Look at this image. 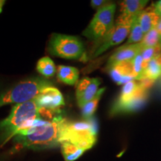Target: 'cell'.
I'll list each match as a JSON object with an SVG mask.
<instances>
[{"mask_svg":"<svg viewBox=\"0 0 161 161\" xmlns=\"http://www.w3.org/2000/svg\"><path fill=\"white\" fill-rule=\"evenodd\" d=\"M45 124L46 121L40 117V108L34 99L12 108L9 116L0 122V136L5 142L23 130Z\"/></svg>","mask_w":161,"mask_h":161,"instance_id":"obj_1","label":"cell"},{"mask_svg":"<svg viewBox=\"0 0 161 161\" xmlns=\"http://www.w3.org/2000/svg\"><path fill=\"white\" fill-rule=\"evenodd\" d=\"M65 119L57 116L46 125L23 130L14 137L22 147L33 150L52 148L60 145L62 125Z\"/></svg>","mask_w":161,"mask_h":161,"instance_id":"obj_2","label":"cell"},{"mask_svg":"<svg viewBox=\"0 0 161 161\" xmlns=\"http://www.w3.org/2000/svg\"><path fill=\"white\" fill-rule=\"evenodd\" d=\"M97 135L98 125L93 117L78 122H71L65 119L62 125L60 144L69 142L86 151L95 145Z\"/></svg>","mask_w":161,"mask_h":161,"instance_id":"obj_3","label":"cell"},{"mask_svg":"<svg viewBox=\"0 0 161 161\" xmlns=\"http://www.w3.org/2000/svg\"><path fill=\"white\" fill-rule=\"evenodd\" d=\"M148 86L140 80H130L125 84L110 108V115L115 116L140 109L148 98Z\"/></svg>","mask_w":161,"mask_h":161,"instance_id":"obj_4","label":"cell"},{"mask_svg":"<svg viewBox=\"0 0 161 161\" xmlns=\"http://www.w3.org/2000/svg\"><path fill=\"white\" fill-rule=\"evenodd\" d=\"M53 83L43 78H33L19 82L0 95V108L8 104L25 103L35 99Z\"/></svg>","mask_w":161,"mask_h":161,"instance_id":"obj_5","label":"cell"},{"mask_svg":"<svg viewBox=\"0 0 161 161\" xmlns=\"http://www.w3.org/2000/svg\"><path fill=\"white\" fill-rule=\"evenodd\" d=\"M116 9V4L110 3L96 11L93 18L82 35L90 40L99 44L115 24L114 17Z\"/></svg>","mask_w":161,"mask_h":161,"instance_id":"obj_6","label":"cell"},{"mask_svg":"<svg viewBox=\"0 0 161 161\" xmlns=\"http://www.w3.org/2000/svg\"><path fill=\"white\" fill-rule=\"evenodd\" d=\"M49 52L52 55L65 59L82 60L85 55V49L77 37L53 34L49 43Z\"/></svg>","mask_w":161,"mask_h":161,"instance_id":"obj_7","label":"cell"},{"mask_svg":"<svg viewBox=\"0 0 161 161\" xmlns=\"http://www.w3.org/2000/svg\"><path fill=\"white\" fill-rule=\"evenodd\" d=\"M132 23L116 19L114 27L96 49L92 57H98L113 46L122 43L129 35Z\"/></svg>","mask_w":161,"mask_h":161,"instance_id":"obj_8","label":"cell"},{"mask_svg":"<svg viewBox=\"0 0 161 161\" xmlns=\"http://www.w3.org/2000/svg\"><path fill=\"white\" fill-rule=\"evenodd\" d=\"M102 81L98 78L84 77L80 80L76 86V100L80 108L92 100L99 90Z\"/></svg>","mask_w":161,"mask_h":161,"instance_id":"obj_9","label":"cell"},{"mask_svg":"<svg viewBox=\"0 0 161 161\" xmlns=\"http://www.w3.org/2000/svg\"><path fill=\"white\" fill-rule=\"evenodd\" d=\"M40 109L55 111L64 105V98L59 90L55 86H50L46 89L35 98Z\"/></svg>","mask_w":161,"mask_h":161,"instance_id":"obj_10","label":"cell"},{"mask_svg":"<svg viewBox=\"0 0 161 161\" xmlns=\"http://www.w3.org/2000/svg\"><path fill=\"white\" fill-rule=\"evenodd\" d=\"M142 50V46L140 43L120 46L110 57L108 61V67L130 61L140 54Z\"/></svg>","mask_w":161,"mask_h":161,"instance_id":"obj_11","label":"cell"},{"mask_svg":"<svg viewBox=\"0 0 161 161\" xmlns=\"http://www.w3.org/2000/svg\"><path fill=\"white\" fill-rule=\"evenodd\" d=\"M148 0H125L120 3V14L117 19L132 23L146 9Z\"/></svg>","mask_w":161,"mask_h":161,"instance_id":"obj_12","label":"cell"},{"mask_svg":"<svg viewBox=\"0 0 161 161\" xmlns=\"http://www.w3.org/2000/svg\"><path fill=\"white\" fill-rule=\"evenodd\" d=\"M107 69L112 80L118 85H124L130 80H135L133 72L131 60L109 66L107 67Z\"/></svg>","mask_w":161,"mask_h":161,"instance_id":"obj_13","label":"cell"},{"mask_svg":"<svg viewBox=\"0 0 161 161\" xmlns=\"http://www.w3.org/2000/svg\"><path fill=\"white\" fill-rule=\"evenodd\" d=\"M161 75V54L151 60L145 67L142 78L140 81L149 87Z\"/></svg>","mask_w":161,"mask_h":161,"instance_id":"obj_14","label":"cell"},{"mask_svg":"<svg viewBox=\"0 0 161 161\" xmlns=\"http://www.w3.org/2000/svg\"><path fill=\"white\" fill-rule=\"evenodd\" d=\"M57 78L62 83L72 86L75 85L79 81V71L73 66L60 65L57 69Z\"/></svg>","mask_w":161,"mask_h":161,"instance_id":"obj_15","label":"cell"},{"mask_svg":"<svg viewBox=\"0 0 161 161\" xmlns=\"http://www.w3.org/2000/svg\"><path fill=\"white\" fill-rule=\"evenodd\" d=\"M139 23L144 34H146L151 30L156 29L160 18L152 11L151 8H146L140 14L138 15Z\"/></svg>","mask_w":161,"mask_h":161,"instance_id":"obj_16","label":"cell"},{"mask_svg":"<svg viewBox=\"0 0 161 161\" xmlns=\"http://www.w3.org/2000/svg\"><path fill=\"white\" fill-rule=\"evenodd\" d=\"M62 155L65 161H75L86 152L83 148L69 142H64L60 144Z\"/></svg>","mask_w":161,"mask_h":161,"instance_id":"obj_17","label":"cell"},{"mask_svg":"<svg viewBox=\"0 0 161 161\" xmlns=\"http://www.w3.org/2000/svg\"><path fill=\"white\" fill-rule=\"evenodd\" d=\"M104 91H105V88H100L95 97L82 107L81 115L84 119H90L92 118V116L94 115L98 108V102H99Z\"/></svg>","mask_w":161,"mask_h":161,"instance_id":"obj_18","label":"cell"},{"mask_svg":"<svg viewBox=\"0 0 161 161\" xmlns=\"http://www.w3.org/2000/svg\"><path fill=\"white\" fill-rule=\"evenodd\" d=\"M37 70L44 77L49 78L55 75L57 71V68L51 58L49 57H43L37 61Z\"/></svg>","mask_w":161,"mask_h":161,"instance_id":"obj_19","label":"cell"},{"mask_svg":"<svg viewBox=\"0 0 161 161\" xmlns=\"http://www.w3.org/2000/svg\"><path fill=\"white\" fill-rule=\"evenodd\" d=\"M137 17L133 21L129 35H128V40H127L125 45H131V44L140 43L142 39H143L145 34L143 31H142V28H141L140 23H139Z\"/></svg>","mask_w":161,"mask_h":161,"instance_id":"obj_20","label":"cell"},{"mask_svg":"<svg viewBox=\"0 0 161 161\" xmlns=\"http://www.w3.org/2000/svg\"><path fill=\"white\" fill-rule=\"evenodd\" d=\"M159 38H160V33L156 29L147 32L146 34H145L143 39L140 42L142 49L159 46Z\"/></svg>","mask_w":161,"mask_h":161,"instance_id":"obj_21","label":"cell"},{"mask_svg":"<svg viewBox=\"0 0 161 161\" xmlns=\"http://www.w3.org/2000/svg\"><path fill=\"white\" fill-rule=\"evenodd\" d=\"M161 54V49L160 46H154V47H148V48H144L142 49V52H141L140 55L141 57L143 60V63L146 67V64L151 60L158 57L159 55Z\"/></svg>","mask_w":161,"mask_h":161,"instance_id":"obj_22","label":"cell"},{"mask_svg":"<svg viewBox=\"0 0 161 161\" xmlns=\"http://www.w3.org/2000/svg\"><path fill=\"white\" fill-rule=\"evenodd\" d=\"M110 3H111V2L105 1V0H92V1L90 2V4H91L92 8L98 11V9L104 7V6L108 5V4H109Z\"/></svg>","mask_w":161,"mask_h":161,"instance_id":"obj_23","label":"cell"},{"mask_svg":"<svg viewBox=\"0 0 161 161\" xmlns=\"http://www.w3.org/2000/svg\"><path fill=\"white\" fill-rule=\"evenodd\" d=\"M150 8L159 17L161 18V0L157 1Z\"/></svg>","mask_w":161,"mask_h":161,"instance_id":"obj_24","label":"cell"},{"mask_svg":"<svg viewBox=\"0 0 161 161\" xmlns=\"http://www.w3.org/2000/svg\"><path fill=\"white\" fill-rule=\"evenodd\" d=\"M156 29L158 30L159 33L161 34V18L160 19V20H159L158 25H157V27H156Z\"/></svg>","mask_w":161,"mask_h":161,"instance_id":"obj_25","label":"cell"},{"mask_svg":"<svg viewBox=\"0 0 161 161\" xmlns=\"http://www.w3.org/2000/svg\"><path fill=\"white\" fill-rule=\"evenodd\" d=\"M5 1H4V0H0V14H1L2 11H3V6L5 5Z\"/></svg>","mask_w":161,"mask_h":161,"instance_id":"obj_26","label":"cell"},{"mask_svg":"<svg viewBox=\"0 0 161 161\" xmlns=\"http://www.w3.org/2000/svg\"><path fill=\"white\" fill-rule=\"evenodd\" d=\"M159 46H160L161 49V34H160V38H159Z\"/></svg>","mask_w":161,"mask_h":161,"instance_id":"obj_27","label":"cell"}]
</instances>
